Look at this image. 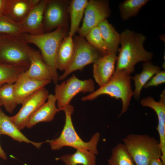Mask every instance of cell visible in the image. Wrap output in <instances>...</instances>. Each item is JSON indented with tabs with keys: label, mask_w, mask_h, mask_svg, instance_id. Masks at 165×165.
I'll list each match as a JSON object with an SVG mask.
<instances>
[{
	"label": "cell",
	"mask_w": 165,
	"mask_h": 165,
	"mask_svg": "<svg viewBox=\"0 0 165 165\" xmlns=\"http://www.w3.org/2000/svg\"><path fill=\"white\" fill-rule=\"evenodd\" d=\"M120 35L121 46L117 56L115 71L130 75L134 71L136 64L150 61L153 54L144 48L143 44L146 37L143 34L127 29Z\"/></svg>",
	"instance_id": "6da1fadb"
},
{
	"label": "cell",
	"mask_w": 165,
	"mask_h": 165,
	"mask_svg": "<svg viewBox=\"0 0 165 165\" xmlns=\"http://www.w3.org/2000/svg\"><path fill=\"white\" fill-rule=\"evenodd\" d=\"M67 26H61L51 31L32 35L24 33L23 36L28 43L34 44L39 49L45 62L52 69L54 75L53 82L57 84L59 76L56 67L57 54L62 40L68 35Z\"/></svg>",
	"instance_id": "7a4b0ae2"
},
{
	"label": "cell",
	"mask_w": 165,
	"mask_h": 165,
	"mask_svg": "<svg viewBox=\"0 0 165 165\" xmlns=\"http://www.w3.org/2000/svg\"><path fill=\"white\" fill-rule=\"evenodd\" d=\"M62 110L65 114V124L60 136L54 140L50 141L51 149L57 150L68 146L76 149H86L95 155L98 154L97 145L100 138L99 133H95L88 142L83 141L76 133L72 123V115L74 111L73 106L70 104Z\"/></svg>",
	"instance_id": "3957f363"
},
{
	"label": "cell",
	"mask_w": 165,
	"mask_h": 165,
	"mask_svg": "<svg viewBox=\"0 0 165 165\" xmlns=\"http://www.w3.org/2000/svg\"><path fill=\"white\" fill-rule=\"evenodd\" d=\"M131 76L124 72H115L110 80L103 86L88 95L82 97L83 101H91L98 96L107 95L117 99H120L122 108L120 117L127 110L133 95L131 80Z\"/></svg>",
	"instance_id": "277c9868"
},
{
	"label": "cell",
	"mask_w": 165,
	"mask_h": 165,
	"mask_svg": "<svg viewBox=\"0 0 165 165\" xmlns=\"http://www.w3.org/2000/svg\"><path fill=\"white\" fill-rule=\"evenodd\" d=\"M123 142L136 165H148L151 160L161 158L160 142L153 137L130 134L123 139Z\"/></svg>",
	"instance_id": "5b68a950"
},
{
	"label": "cell",
	"mask_w": 165,
	"mask_h": 165,
	"mask_svg": "<svg viewBox=\"0 0 165 165\" xmlns=\"http://www.w3.org/2000/svg\"><path fill=\"white\" fill-rule=\"evenodd\" d=\"M22 34H0V63L28 68L32 48Z\"/></svg>",
	"instance_id": "8992f818"
},
{
	"label": "cell",
	"mask_w": 165,
	"mask_h": 165,
	"mask_svg": "<svg viewBox=\"0 0 165 165\" xmlns=\"http://www.w3.org/2000/svg\"><path fill=\"white\" fill-rule=\"evenodd\" d=\"M94 82L91 79L81 80L73 74L66 80L55 85L54 95L57 108L60 111L70 105L72 99L79 93H92L95 90Z\"/></svg>",
	"instance_id": "52a82bcc"
},
{
	"label": "cell",
	"mask_w": 165,
	"mask_h": 165,
	"mask_svg": "<svg viewBox=\"0 0 165 165\" xmlns=\"http://www.w3.org/2000/svg\"><path fill=\"white\" fill-rule=\"evenodd\" d=\"M73 38L75 47L73 57L69 67L59 76V80H64L74 71L82 70L86 66L94 63L104 55L91 45L84 38L75 35Z\"/></svg>",
	"instance_id": "ba28073f"
},
{
	"label": "cell",
	"mask_w": 165,
	"mask_h": 165,
	"mask_svg": "<svg viewBox=\"0 0 165 165\" xmlns=\"http://www.w3.org/2000/svg\"><path fill=\"white\" fill-rule=\"evenodd\" d=\"M111 13L109 2L105 0H90L86 5L81 27L78 32L79 36L85 38L93 28L107 19Z\"/></svg>",
	"instance_id": "9c48e42d"
},
{
	"label": "cell",
	"mask_w": 165,
	"mask_h": 165,
	"mask_svg": "<svg viewBox=\"0 0 165 165\" xmlns=\"http://www.w3.org/2000/svg\"><path fill=\"white\" fill-rule=\"evenodd\" d=\"M69 2L65 0H47L43 15L44 33L51 31L61 26H68Z\"/></svg>",
	"instance_id": "30bf717a"
},
{
	"label": "cell",
	"mask_w": 165,
	"mask_h": 165,
	"mask_svg": "<svg viewBox=\"0 0 165 165\" xmlns=\"http://www.w3.org/2000/svg\"><path fill=\"white\" fill-rule=\"evenodd\" d=\"M49 94L45 87L34 93L23 101L17 113L9 116L11 120L20 130L24 128L30 116L46 102Z\"/></svg>",
	"instance_id": "8fae6325"
},
{
	"label": "cell",
	"mask_w": 165,
	"mask_h": 165,
	"mask_svg": "<svg viewBox=\"0 0 165 165\" xmlns=\"http://www.w3.org/2000/svg\"><path fill=\"white\" fill-rule=\"evenodd\" d=\"M140 103L143 106L152 109L157 115L158 124L156 129L159 135L162 151L160 159L165 164V90L162 91L159 101H156L152 97H148L142 99Z\"/></svg>",
	"instance_id": "7c38bea8"
},
{
	"label": "cell",
	"mask_w": 165,
	"mask_h": 165,
	"mask_svg": "<svg viewBox=\"0 0 165 165\" xmlns=\"http://www.w3.org/2000/svg\"><path fill=\"white\" fill-rule=\"evenodd\" d=\"M25 72L20 75L13 84L14 95L18 105L22 104L27 98L52 81L32 78Z\"/></svg>",
	"instance_id": "4fadbf2b"
},
{
	"label": "cell",
	"mask_w": 165,
	"mask_h": 165,
	"mask_svg": "<svg viewBox=\"0 0 165 165\" xmlns=\"http://www.w3.org/2000/svg\"><path fill=\"white\" fill-rule=\"evenodd\" d=\"M117 58L116 54L109 53L101 57L93 63V77L100 87L108 82L113 75Z\"/></svg>",
	"instance_id": "5bb4252c"
},
{
	"label": "cell",
	"mask_w": 165,
	"mask_h": 165,
	"mask_svg": "<svg viewBox=\"0 0 165 165\" xmlns=\"http://www.w3.org/2000/svg\"><path fill=\"white\" fill-rule=\"evenodd\" d=\"M30 59L29 66L25 72L28 76L37 80L53 81L54 77L52 70L44 61L39 51L32 48Z\"/></svg>",
	"instance_id": "9a60e30c"
},
{
	"label": "cell",
	"mask_w": 165,
	"mask_h": 165,
	"mask_svg": "<svg viewBox=\"0 0 165 165\" xmlns=\"http://www.w3.org/2000/svg\"><path fill=\"white\" fill-rule=\"evenodd\" d=\"M47 0H40L20 24L24 32L32 35L44 33L43 15Z\"/></svg>",
	"instance_id": "2e32d148"
},
{
	"label": "cell",
	"mask_w": 165,
	"mask_h": 165,
	"mask_svg": "<svg viewBox=\"0 0 165 165\" xmlns=\"http://www.w3.org/2000/svg\"><path fill=\"white\" fill-rule=\"evenodd\" d=\"M40 0H9L5 16L21 24Z\"/></svg>",
	"instance_id": "e0dca14e"
},
{
	"label": "cell",
	"mask_w": 165,
	"mask_h": 165,
	"mask_svg": "<svg viewBox=\"0 0 165 165\" xmlns=\"http://www.w3.org/2000/svg\"><path fill=\"white\" fill-rule=\"evenodd\" d=\"M56 102L54 95L49 94L46 102L30 116L26 127L31 128L40 122H49L53 120L57 113L60 111L56 106Z\"/></svg>",
	"instance_id": "ac0fdd59"
},
{
	"label": "cell",
	"mask_w": 165,
	"mask_h": 165,
	"mask_svg": "<svg viewBox=\"0 0 165 165\" xmlns=\"http://www.w3.org/2000/svg\"><path fill=\"white\" fill-rule=\"evenodd\" d=\"M7 135L13 139L20 142L31 144L39 148L44 143L49 142V140L41 142H35L28 139L11 120L0 108V135Z\"/></svg>",
	"instance_id": "d6986e66"
},
{
	"label": "cell",
	"mask_w": 165,
	"mask_h": 165,
	"mask_svg": "<svg viewBox=\"0 0 165 165\" xmlns=\"http://www.w3.org/2000/svg\"><path fill=\"white\" fill-rule=\"evenodd\" d=\"M75 50L73 37L69 35L62 41L57 52L56 67L57 70L65 71L73 59Z\"/></svg>",
	"instance_id": "ffe728a7"
},
{
	"label": "cell",
	"mask_w": 165,
	"mask_h": 165,
	"mask_svg": "<svg viewBox=\"0 0 165 165\" xmlns=\"http://www.w3.org/2000/svg\"><path fill=\"white\" fill-rule=\"evenodd\" d=\"M160 67L154 65L150 61L144 62L143 64L142 72L131 77L135 86L133 96L136 100L140 99L142 88L151 78L160 71Z\"/></svg>",
	"instance_id": "44dd1931"
},
{
	"label": "cell",
	"mask_w": 165,
	"mask_h": 165,
	"mask_svg": "<svg viewBox=\"0 0 165 165\" xmlns=\"http://www.w3.org/2000/svg\"><path fill=\"white\" fill-rule=\"evenodd\" d=\"M98 26L105 43L108 53H113L116 54L119 50L120 34L107 19L101 22Z\"/></svg>",
	"instance_id": "7402d4cb"
},
{
	"label": "cell",
	"mask_w": 165,
	"mask_h": 165,
	"mask_svg": "<svg viewBox=\"0 0 165 165\" xmlns=\"http://www.w3.org/2000/svg\"><path fill=\"white\" fill-rule=\"evenodd\" d=\"M88 2L87 0H72L70 1L68 10L70 19L69 35L73 37L78 32Z\"/></svg>",
	"instance_id": "603a6c76"
},
{
	"label": "cell",
	"mask_w": 165,
	"mask_h": 165,
	"mask_svg": "<svg viewBox=\"0 0 165 165\" xmlns=\"http://www.w3.org/2000/svg\"><path fill=\"white\" fill-rule=\"evenodd\" d=\"M95 155L88 150L79 149L74 153L64 155L56 159L62 161L66 165H96Z\"/></svg>",
	"instance_id": "cb8c5ba5"
},
{
	"label": "cell",
	"mask_w": 165,
	"mask_h": 165,
	"mask_svg": "<svg viewBox=\"0 0 165 165\" xmlns=\"http://www.w3.org/2000/svg\"><path fill=\"white\" fill-rule=\"evenodd\" d=\"M28 68L0 63V87L3 84L14 83L20 75Z\"/></svg>",
	"instance_id": "d4e9b609"
},
{
	"label": "cell",
	"mask_w": 165,
	"mask_h": 165,
	"mask_svg": "<svg viewBox=\"0 0 165 165\" xmlns=\"http://www.w3.org/2000/svg\"><path fill=\"white\" fill-rule=\"evenodd\" d=\"M149 0H125L121 3L119 6L120 15L123 20H126L136 16L141 9Z\"/></svg>",
	"instance_id": "484cf974"
},
{
	"label": "cell",
	"mask_w": 165,
	"mask_h": 165,
	"mask_svg": "<svg viewBox=\"0 0 165 165\" xmlns=\"http://www.w3.org/2000/svg\"><path fill=\"white\" fill-rule=\"evenodd\" d=\"M108 165H136L123 143L118 144L112 149Z\"/></svg>",
	"instance_id": "4316f807"
},
{
	"label": "cell",
	"mask_w": 165,
	"mask_h": 165,
	"mask_svg": "<svg viewBox=\"0 0 165 165\" xmlns=\"http://www.w3.org/2000/svg\"><path fill=\"white\" fill-rule=\"evenodd\" d=\"M13 84H6L0 87V100L6 111L10 113L18 105L14 95Z\"/></svg>",
	"instance_id": "83f0119b"
},
{
	"label": "cell",
	"mask_w": 165,
	"mask_h": 165,
	"mask_svg": "<svg viewBox=\"0 0 165 165\" xmlns=\"http://www.w3.org/2000/svg\"><path fill=\"white\" fill-rule=\"evenodd\" d=\"M86 41L104 55L108 53L107 47L98 26L92 29L86 35Z\"/></svg>",
	"instance_id": "f1b7e54d"
},
{
	"label": "cell",
	"mask_w": 165,
	"mask_h": 165,
	"mask_svg": "<svg viewBox=\"0 0 165 165\" xmlns=\"http://www.w3.org/2000/svg\"><path fill=\"white\" fill-rule=\"evenodd\" d=\"M24 33L20 24L14 21L5 15L0 16V34L18 35Z\"/></svg>",
	"instance_id": "f546056e"
},
{
	"label": "cell",
	"mask_w": 165,
	"mask_h": 165,
	"mask_svg": "<svg viewBox=\"0 0 165 165\" xmlns=\"http://www.w3.org/2000/svg\"><path fill=\"white\" fill-rule=\"evenodd\" d=\"M165 71H160L155 74L145 84V88L152 86H156L165 83Z\"/></svg>",
	"instance_id": "4dcf8cb0"
},
{
	"label": "cell",
	"mask_w": 165,
	"mask_h": 165,
	"mask_svg": "<svg viewBox=\"0 0 165 165\" xmlns=\"http://www.w3.org/2000/svg\"><path fill=\"white\" fill-rule=\"evenodd\" d=\"M9 2V0H0V16L5 15Z\"/></svg>",
	"instance_id": "1f68e13d"
},
{
	"label": "cell",
	"mask_w": 165,
	"mask_h": 165,
	"mask_svg": "<svg viewBox=\"0 0 165 165\" xmlns=\"http://www.w3.org/2000/svg\"><path fill=\"white\" fill-rule=\"evenodd\" d=\"M148 165H165L160 159H155L151 160Z\"/></svg>",
	"instance_id": "d6a6232c"
},
{
	"label": "cell",
	"mask_w": 165,
	"mask_h": 165,
	"mask_svg": "<svg viewBox=\"0 0 165 165\" xmlns=\"http://www.w3.org/2000/svg\"><path fill=\"white\" fill-rule=\"evenodd\" d=\"M0 158L4 160L7 159L6 153L3 150L0 145Z\"/></svg>",
	"instance_id": "836d02e7"
},
{
	"label": "cell",
	"mask_w": 165,
	"mask_h": 165,
	"mask_svg": "<svg viewBox=\"0 0 165 165\" xmlns=\"http://www.w3.org/2000/svg\"><path fill=\"white\" fill-rule=\"evenodd\" d=\"M2 105V102L0 100V108Z\"/></svg>",
	"instance_id": "e575fe53"
}]
</instances>
